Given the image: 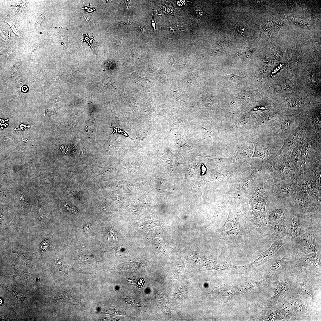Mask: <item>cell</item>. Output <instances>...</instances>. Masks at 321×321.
<instances>
[{"label": "cell", "instance_id": "cell-1", "mask_svg": "<svg viewBox=\"0 0 321 321\" xmlns=\"http://www.w3.org/2000/svg\"><path fill=\"white\" fill-rule=\"evenodd\" d=\"M291 207L285 198L270 196L266 204L265 216L267 223L284 222L291 219Z\"/></svg>", "mask_w": 321, "mask_h": 321}, {"label": "cell", "instance_id": "cell-2", "mask_svg": "<svg viewBox=\"0 0 321 321\" xmlns=\"http://www.w3.org/2000/svg\"><path fill=\"white\" fill-rule=\"evenodd\" d=\"M269 163L265 171L274 183L291 177L289 156L280 155Z\"/></svg>", "mask_w": 321, "mask_h": 321}, {"label": "cell", "instance_id": "cell-3", "mask_svg": "<svg viewBox=\"0 0 321 321\" xmlns=\"http://www.w3.org/2000/svg\"><path fill=\"white\" fill-rule=\"evenodd\" d=\"M285 198L291 205L302 210L311 222L317 218L320 219L311 206L308 195L303 193L298 186L291 196Z\"/></svg>", "mask_w": 321, "mask_h": 321}, {"label": "cell", "instance_id": "cell-4", "mask_svg": "<svg viewBox=\"0 0 321 321\" xmlns=\"http://www.w3.org/2000/svg\"><path fill=\"white\" fill-rule=\"evenodd\" d=\"M258 176L254 186L253 199L268 201L274 191L275 183L265 171Z\"/></svg>", "mask_w": 321, "mask_h": 321}, {"label": "cell", "instance_id": "cell-5", "mask_svg": "<svg viewBox=\"0 0 321 321\" xmlns=\"http://www.w3.org/2000/svg\"><path fill=\"white\" fill-rule=\"evenodd\" d=\"M291 207L292 219L289 234L295 238L309 230L306 224V221H311L301 209L294 206Z\"/></svg>", "mask_w": 321, "mask_h": 321}, {"label": "cell", "instance_id": "cell-6", "mask_svg": "<svg viewBox=\"0 0 321 321\" xmlns=\"http://www.w3.org/2000/svg\"><path fill=\"white\" fill-rule=\"evenodd\" d=\"M294 238L296 247L304 254L317 253L315 234L312 230L307 231Z\"/></svg>", "mask_w": 321, "mask_h": 321}, {"label": "cell", "instance_id": "cell-7", "mask_svg": "<svg viewBox=\"0 0 321 321\" xmlns=\"http://www.w3.org/2000/svg\"><path fill=\"white\" fill-rule=\"evenodd\" d=\"M219 231L221 235L226 237L240 235L247 232L246 228L239 223L231 211H229L225 222Z\"/></svg>", "mask_w": 321, "mask_h": 321}, {"label": "cell", "instance_id": "cell-8", "mask_svg": "<svg viewBox=\"0 0 321 321\" xmlns=\"http://www.w3.org/2000/svg\"><path fill=\"white\" fill-rule=\"evenodd\" d=\"M298 186L295 180L291 177L275 183L274 191L270 196L276 198H284L291 196Z\"/></svg>", "mask_w": 321, "mask_h": 321}, {"label": "cell", "instance_id": "cell-9", "mask_svg": "<svg viewBox=\"0 0 321 321\" xmlns=\"http://www.w3.org/2000/svg\"><path fill=\"white\" fill-rule=\"evenodd\" d=\"M287 238L277 239L266 251L258 255L259 257L253 263L255 266L262 264L269 259L287 242Z\"/></svg>", "mask_w": 321, "mask_h": 321}, {"label": "cell", "instance_id": "cell-10", "mask_svg": "<svg viewBox=\"0 0 321 321\" xmlns=\"http://www.w3.org/2000/svg\"><path fill=\"white\" fill-rule=\"evenodd\" d=\"M267 202V201L260 199H253L243 206V211H251L265 216Z\"/></svg>", "mask_w": 321, "mask_h": 321}, {"label": "cell", "instance_id": "cell-11", "mask_svg": "<svg viewBox=\"0 0 321 321\" xmlns=\"http://www.w3.org/2000/svg\"><path fill=\"white\" fill-rule=\"evenodd\" d=\"M271 233L277 239L287 238L290 236L289 231L284 222H272L267 223Z\"/></svg>", "mask_w": 321, "mask_h": 321}, {"label": "cell", "instance_id": "cell-12", "mask_svg": "<svg viewBox=\"0 0 321 321\" xmlns=\"http://www.w3.org/2000/svg\"><path fill=\"white\" fill-rule=\"evenodd\" d=\"M321 160H319L313 164L308 171L305 175L306 181L321 180Z\"/></svg>", "mask_w": 321, "mask_h": 321}, {"label": "cell", "instance_id": "cell-13", "mask_svg": "<svg viewBox=\"0 0 321 321\" xmlns=\"http://www.w3.org/2000/svg\"><path fill=\"white\" fill-rule=\"evenodd\" d=\"M299 139V135L296 133H293L288 136L285 139L284 144L279 151L278 155H289V151L295 145Z\"/></svg>", "mask_w": 321, "mask_h": 321}, {"label": "cell", "instance_id": "cell-14", "mask_svg": "<svg viewBox=\"0 0 321 321\" xmlns=\"http://www.w3.org/2000/svg\"><path fill=\"white\" fill-rule=\"evenodd\" d=\"M298 186L303 193L308 195L317 193L321 189V180L306 181Z\"/></svg>", "mask_w": 321, "mask_h": 321}, {"label": "cell", "instance_id": "cell-15", "mask_svg": "<svg viewBox=\"0 0 321 321\" xmlns=\"http://www.w3.org/2000/svg\"><path fill=\"white\" fill-rule=\"evenodd\" d=\"M245 212L248 215L250 221L253 224L255 227L259 229L261 232H263L261 229V227L262 226H266L267 224L265 216L251 211Z\"/></svg>", "mask_w": 321, "mask_h": 321}, {"label": "cell", "instance_id": "cell-16", "mask_svg": "<svg viewBox=\"0 0 321 321\" xmlns=\"http://www.w3.org/2000/svg\"><path fill=\"white\" fill-rule=\"evenodd\" d=\"M308 195L311 206L314 209L316 214L321 217V198L318 197L315 193Z\"/></svg>", "mask_w": 321, "mask_h": 321}, {"label": "cell", "instance_id": "cell-17", "mask_svg": "<svg viewBox=\"0 0 321 321\" xmlns=\"http://www.w3.org/2000/svg\"><path fill=\"white\" fill-rule=\"evenodd\" d=\"M273 153L268 150L259 147H256L252 156L261 158L262 160L265 157Z\"/></svg>", "mask_w": 321, "mask_h": 321}, {"label": "cell", "instance_id": "cell-18", "mask_svg": "<svg viewBox=\"0 0 321 321\" xmlns=\"http://www.w3.org/2000/svg\"><path fill=\"white\" fill-rule=\"evenodd\" d=\"M287 257L286 254L282 259L276 260L273 262L270 267V270L272 271H277L282 268L286 262Z\"/></svg>", "mask_w": 321, "mask_h": 321}, {"label": "cell", "instance_id": "cell-19", "mask_svg": "<svg viewBox=\"0 0 321 321\" xmlns=\"http://www.w3.org/2000/svg\"><path fill=\"white\" fill-rule=\"evenodd\" d=\"M287 284L285 283H282L279 284L275 291V293L273 296L271 298V300L274 301L277 300L284 293L287 289Z\"/></svg>", "mask_w": 321, "mask_h": 321}, {"label": "cell", "instance_id": "cell-20", "mask_svg": "<svg viewBox=\"0 0 321 321\" xmlns=\"http://www.w3.org/2000/svg\"><path fill=\"white\" fill-rule=\"evenodd\" d=\"M21 67V62H18L15 63L10 69L8 75L9 77L12 78L15 77L18 75L20 73H19Z\"/></svg>", "mask_w": 321, "mask_h": 321}, {"label": "cell", "instance_id": "cell-21", "mask_svg": "<svg viewBox=\"0 0 321 321\" xmlns=\"http://www.w3.org/2000/svg\"><path fill=\"white\" fill-rule=\"evenodd\" d=\"M301 290L309 296L313 300L314 299V289L309 284L306 283H301L300 285Z\"/></svg>", "mask_w": 321, "mask_h": 321}, {"label": "cell", "instance_id": "cell-22", "mask_svg": "<svg viewBox=\"0 0 321 321\" xmlns=\"http://www.w3.org/2000/svg\"><path fill=\"white\" fill-rule=\"evenodd\" d=\"M26 1H15L12 4L11 7L12 9L17 12H21L26 7Z\"/></svg>", "mask_w": 321, "mask_h": 321}, {"label": "cell", "instance_id": "cell-23", "mask_svg": "<svg viewBox=\"0 0 321 321\" xmlns=\"http://www.w3.org/2000/svg\"><path fill=\"white\" fill-rule=\"evenodd\" d=\"M27 79V74H24L19 76L15 80L16 85L18 87H20L26 83Z\"/></svg>", "mask_w": 321, "mask_h": 321}, {"label": "cell", "instance_id": "cell-24", "mask_svg": "<svg viewBox=\"0 0 321 321\" xmlns=\"http://www.w3.org/2000/svg\"><path fill=\"white\" fill-rule=\"evenodd\" d=\"M64 95L63 93H61L52 96L48 101L49 106H51L54 103L60 101Z\"/></svg>", "mask_w": 321, "mask_h": 321}, {"label": "cell", "instance_id": "cell-25", "mask_svg": "<svg viewBox=\"0 0 321 321\" xmlns=\"http://www.w3.org/2000/svg\"><path fill=\"white\" fill-rule=\"evenodd\" d=\"M46 16L45 13L44 12H41L38 14L35 24L37 28H40L41 26L45 19Z\"/></svg>", "mask_w": 321, "mask_h": 321}, {"label": "cell", "instance_id": "cell-26", "mask_svg": "<svg viewBox=\"0 0 321 321\" xmlns=\"http://www.w3.org/2000/svg\"><path fill=\"white\" fill-rule=\"evenodd\" d=\"M253 152V149L251 148L248 149L241 152V155L243 158H248L252 156Z\"/></svg>", "mask_w": 321, "mask_h": 321}, {"label": "cell", "instance_id": "cell-27", "mask_svg": "<svg viewBox=\"0 0 321 321\" xmlns=\"http://www.w3.org/2000/svg\"><path fill=\"white\" fill-rule=\"evenodd\" d=\"M111 125L114 129V131L112 133H114V132H116L117 133H118L122 135L125 137H128L133 140V139H132L131 137H130L129 134L125 131H124V130H123L121 129H120L117 127H115L113 126L112 125Z\"/></svg>", "mask_w": 321, "mask_h": 321}, {"label": "cell", "instance_id": "cell-28", "mask_svg": "<svg viewBox=\"0 0 321 321\" xmlns=\"http://www.w3.org/2000/svg\"><path fill=\"white\" fill-rule=\"evenodd\" d=\"M1 55L6 58H9L12 55V51L9 49L3 48L1 49Z\"/></svg>", "mask_w": 321, "mask_h": 321}, {"label": "cell", "instance_id": "cell-29", "mask_svg": "<svg viewBox=\"0 0 321 321\" xmlns=\"http://www.w3.org/2000/svg\"><path fill=\"white\" fill-rule=\"evenodd\" d=\"M49 245V241L46 240L43 242L40 245V250L42 251H46Z\"/></svg>", "mask_w": 321, "mask_h": 321}, {"label": "cell", "instance_id": "cell-30", "mask_svg": "<svg viewBox=\"0 0 321 321\" xmlns=\"http://www.w3.org/2000/svg\"><path fill=\"white\" fill-rule=\"evenodd\" d=\"M6 22L10 25L14 32L18 36H19V32L15 24L11 22L8 21H6Z\"/></svg>", "mask_w": 321, "mask_h": 321}, {"label": "cell", "instance_id": "cell-31", "mask_svg": "<svg viewBox=\"0 0 321 321\" xmlns=\"http://www.w3.org/2000/svg\"><path fill=\"white\" fill-rule=\"evenodd\" d=\"M22 275L23 278L26 279V280H27L28 281H30V280L32 279V276L30 274L25 273L23 274H22Z\"/></svg>", "mask_w": 321, "mask_h": 321}, {"label": "cell", "instance_id": "cell-32", "mask_svg": "<svg viewBox=\"0 0 321 321\" xmlns=\"http://www.w3.org/2000/svg\"><path fill=\"white\" fill-rule=\"evenodd\" d=\"M111 62V59L109 60L108 62H106L103 66V70L105 71L109 67L110 65Z\"/></svg>", "mask_w": 321, "mask_h": 321}, {"label": "cell", "instance_id": "cell-33", "mask_svg": "<svg viewBox=\"0 0 321 321\" xmlns=\"http://www.w3.org/2000/svg\"><path fill=\"white\" fill-rule=\"evenodd\" d=\"M1 35L2 37H3V39H8L7 36L9 37L8 33L6 32L4 30H2L1 32Z\"/></svg>", "mask_w": 321, "mask_h": 321}, {"label": "cell", "instance_id": "cell-34", "mask_svg": "<svg viewBox=\"0 0 321 321\" xmlns=\"http://www.w3.org/2000/svg\"><path fill=\"white\" fill-rule=\"evenodd\" d=\"M19 196L20 199L21 201L23 202H25L26 197L23 193L20 192L19 194Z\"/></svg>", "mask_w": 321, "mask_h": 321}, {"label": "cell", "instance_id": "cell-35", "mask_svg": "<svg viewBox=\"0 0 321 321\" xmlns=\"http://www.w3.org/2000/svg\"><path fill=\"white\" fill-rule=\"evenodd\" d=\"M38 47L37 46L35 45H34L32 46L31 49V52L32 54H33L34 53L36 52L37 51Z\"/></svg>", "mask_w": 321, "mask_h": 321}, {"label": "cell", "instance_id": "cell-36", "mask_svg": "<svg viewBox=\"0 0 321 321\" xmlns=\"http://www.w3.org/2000/svg\"><path fill=\"white\" fill-rule=\"evenodd\" d=\"M266 109V108L263 106H259L254 108L253 109V111L257 110H265Z\"/></svg>", "mask_w": 321, "mask_h": 321}, {"label": "cell", "instance_id": "cell-37", "mask_svg": "<svg viewBox=\"0 0 321 321\" xmlns=\"http://www.w3.org/2000/svg\"><path fill=\"white\" fill-rule=\"evenodd\" d=\"M152 20L151 25H152V28H153L154 30H155V28H156V24H155V21H154V18H153V13L152 14Z\"/></svg>", "mask_w": 321, "mask_h": 321}, {"label": "cell", "instance_id": "cell-38", "mask_svg": "<svg viewBox=\"0 0 321 321\" xmlns=\"http://www.w3.org/2000/svg\"><path fill=\"white\" fill-rule=\"evenodd\" d=\"M89 225L88 224H86L84 225V229L85 232H87L88 230V228Z\"/></svg>", "mask_w": 321, "mask_h": 321}, {"label": "cell", "instance_id": "cell-39", "mask_svg": "<svg viewBox=\"0 0 321 321\" xmlns=\"http://www.w3.org/2000/svg\"><path fill=\"white\" fill-rule=\"evenodd\" d=\"M2 300H2V299H0V305H2Z\"/></svg>", "mask_w": 321, "mask_h": 321}]
</instances>
